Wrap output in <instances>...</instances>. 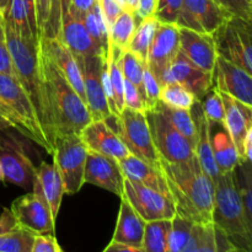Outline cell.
<instances>
[{
    "label": "cell",
    "mask_w": 252,
    "mask_h": 252,
    "mask_svg": "<svg viewBox=\"0 0 252 252\" xmlns=\"http://www.w3.org/2000/svg\"><path fill=\"white\" fill-rule=\"evenodd\" d=\"M176 216L198 225H211L213 220L214 181L194 155L187 161L166 162L160 160Z\"/></svg>",
    "instance_id": "cell-1"
},
{
    "label": "cell",
    "mask_w": 252,
    "mask_h": 252,
    "mask_svg": "<svg viewBox=\"0 0 252 252\" xmlns=\"http://www.w3.org/2000/svg\"><path fill=\"white\" fill-rule=\"evenodd\" d=\"M4 34L14 63L15 78L31 101L37 121L53 149V116L39 64V41L22 38L5 21Z\"/></svg>",
    "instance_id": "cell-2"
},
{
    "label": "cell",
    "mask_w": 252,
    "mask_h": 252,
    "mask_svg": "<svg viewBox=\"0 0 252 252\" xmlns=\"http://www.w3.org/2000/svg\"><path fill=\"white\" fill-rule=\"evenodd\" d=\"M39 64L53 116L54 138L78 134L91 122L86 103L57 69L39 43Z\"/></svg>",
    "instance_id": "cell-3"
},
{
    "label": "cell",
    "mask_w": 252,
    "mask_h": 252,
    "mask_svg": "<svg viewBox=\"0 0 252 252\" xmlns=\"http://www.w3.org/2000/svg\"><path fill=\"white\" fill-rule=\"evenodd\" d=\"M213 224L239 252L252 251V224L248 220L236 189L234 171L219 174L214 181Z\"/></svg>",
    "instance_id": "cell-4"
},
{
    "label": "cell",
    "mask_w": 252,
    "mask_h": 252,
    "mask_svg": "<svg viewBox=\"0 0 252 252\" xmlns=\"http://www.w3.org/2000/svg\"><path fill=\"white\" fill-rule=\"evenodd\" d=\"M0 113L12 129L53 154L24 89L16 78L4 74H0Z\"/></svg>",
    "instance_id": "cell-5"
},
{
    "label": "cell",
    "mask_w": 252,
    "mask_h": 252,
    "mask_svg": "<svg viewBox=\"0 0 252 252\" xmlns=\"http://www.w3.org/2000/svg\"><path fill=\"white\" fill-rule=\"evenodd\" d=\"M89 149L80 135L66 134L54 138V166L61 175L64 193L75 194L84 186L86 158Z\"/></svg>",
    "instance_id": "cell-6"
},
{
    "label": "cell",
    "mask_w": 252,
    "mask_h": 252,
    "mask_svg": "<svg viewBox=\"0 0 252 252\" xmlns=\"http://www.w3.org/2000/svg\"><path fill=\"white\" fill-rule=\"evenodd\" d=\"M212 36L218 57L236 64L252 75L251 22L230 17Z\"/></svg>",
    "instance_id": "cell-7"
},
{
    "label": "cell",
    "mask_w": 252,
    "mask_h": 252,
    "mask_svg": "<svg viewBox=\"0 0 252 252\" xmlns=\"http://www.w3.org/2000/svg\"><path fill=\"white\" fill-rule=\"evenodd\" d=\"M116 134L127 148L128 153L160 169V158L153 144L144 111H135L125 107L120 115L116 116Z\"/></svg>",
    "instance_id": "cell-8"
},
{
    "label": "cell",
    "mask_w": 252,
    "mask_h": 252,
    "mask_svg": "<svg viewBox=\"0 0 252 252\" xmlns=\"http://www.w3.org/2000/svg\"><path fill=\"white\" fill-rule=\"evenodd\" d=\"M148 126L153 144L160 160L166 162L187 161L196 155L194 148L182 134H180L171 123L155 108L145 110Z\"/></svg>",
    "instance_id": "cell-9"
},
{
    "label": "cell",
    "mask_w": 252,
    "mask_h": 252,
    "mask_svg": "<svg viewBox=\"0 0 252 252\" xmlns=\"http://www.w3.org/2000/svg\"><path fill=\"white\" fill-rule=\"evenodd\" d=\"M123 197L145 223L171 220L176 216V208L171 197L127 179H125Z\"/></svg>",
    "instance_id": "cell-10"
},
{
    "label": "cell",
    "mask_w": 252,
    "mask_h": 252,
    "mask_svg": "<svg viewBox=\"0 0 252 252\" xmlns=\"http://www.w3.org/2000/svg\"><path fill=\"white\" fill-rule=\"evenodd\" d=\"M0 162L4 181L31 191L36 166L27 157L21 143L12 134H0Z\"/></svg>",
    "instance_id": "cell-11"
},
{
    "label": "cell",
    "mask_w": 252,
    "mask_h": 252,
    "mask_svg": "<svg viewBox=\"0 0 252 252\" xmlns=\"http://www.w3.org/2000/svg\"><path fill=\"white\" fill-rule=\"evenodd\" d=\"M75 59L80 66L81 75H83L85 102L91 120L106 121L112 116V113L108 107L102 88V80H101V69H102L105 56H89Z\"/></svg>",
    "instance_id": "cell-12"
},
{
    "label": "cell",
    "mask_w": 252,
    "mask_h": 252,
    "mask_svg": "<svg viewBox=\"0 0 252 252\" xmlns=\"http://www.w3.org/2000/svg\"><path fill=\"white\" fill-rule=\"evenodd\" d=\"M180 52V34L179 27L174 24L158 25L154 37L150 42L148 49L147 66L153 75L162 84L167 69L175 61Z\"/></svg>",
    "instance_id": "cell-13"
},
{
    "label": "cell",
    "mask_w": 252,
    "mask_h": 252,
    "mask_svg": "<svg viewBox=\"0 0 252 252\" xmlns=\"http://www.w3.org/2000/svg\"><path fill=\"white\" fill-rule=\"evenodd\" d=\"M10 211L17 226L36 235H54L56 233V220L48 206L33 192H29L15 199Z\"/></svg>",
    "instance_id": "cell-14"
},
{
    "label": "cell",
    "mask_w": 252,
    "mask_h": 252,
    "mask_svg": "<svg viewBox=\"0 0 252 252\" xmlns=\"http://www.w3.org/2000/svg\"><path fill=\"white\" fill-rule=\"evenodd\" d=\"M228 19L214 0H182L176 26L213 34Z\"/></svg>",
    "instance_id": "cell-15"
},
{
    "label": "cell",
    "mask_w": 252,
    "mask_h": 252,
    "mask_svg": "<svg viewBox=\"0 0 252 252\" xmlns=\"http://www.w3.org/2000/svg\"><path fill=\"white\" fill-rule=\"evenodd\" d=\"M213 88L252 107V75L218 57L213 70Z\"/></svg>",
    "instance_id": "cell-16"
},
{
    "label": "cell",
    "mask_w": 252,
    "mask_h": 252,
    "mask_svg": "<svg viewBox=\"0 0 252 252\" xmlns=\"http://www.w3.org/2000/svg\"><path fill=\"white\" fill-rule=\"evenodd\" d=\"M84 184L94 185L122 198L125 175L117 160L89 150L84 172Z\"/></svg>",
    "instance_id": "cell-17"
},
{
    "label": "cell",
    "mask_w": 252,
    "mask_h": 252,
    "mask_svg": "<svg viewBox=\"0 0 252 252\" xmlns=\"http://www.w3.org/2000/svg\"><path fill=\"white\" fill-rule=\"evenodd\" d=\"M167 83L180 84L197 100H199L209 89L213 88V74L202 70L191 63L181 52H179L175 61L167 69L161 86Z\"/></svg>",
    "instance_id": "cell-18"
},
{
    "label": "cell",
    "mask_w": 252,
    "mask_h": 252,
    "mask_svg": "<svg viewBox=\"0 0 252 252\" xmlns=\"http://www.w3.org/2000/svg\"><path fill=\"white\" fill-rule=\"evenodd\" d=\"M180 52L202 70L213 73L218 53L212 34L179 27Z\"/></svg>",
    "instance_id": "cell-19"
},
{
    "label": "cell",
    "mask_w": 252,
    "mask_h": 252,
    "mask_svg": "<svg viewBox=\"0 0 252 252\" xmlns=\"http://www.w3.org/2000/svg\"><path fill=\"white\" fill-rule=\"evenodd\" d=\"M80 137L89 150L110 157L117 161L129 155L127 148L105 120L91 121L81 130Z\"/></svg>",
    "instance_id": "cell-20"
},
{
    "label": "cell",
    "mask_w": 252,
    "mask_h": 252,
    "mask_svg": "<svg viewBox=\"0 0 252 252\" xmlns=\"http://www.w3.org/2000/svg\"><path fill=\"white\" fill-rule=\"evenodd\" d=\"M58 39L69 49L74 58H84L89 56L106 57L105 52L90 36L83 20L73 16L69 12L62 19Z\"/></svg>",
    "instance_id": "cell-21"
},
{
    "label": "cell",
    "mask_w": 252,
    "mask_h": 252,
    "mask_svg": "<svg viewBox=\"0 0 252 252\" xmlns=\"http://www.w3.org/2000/svg\"><path fill=\"white\" fill-rule=\"evenodd\" d=\"M32 192L48 206L52 217L57 220L62 199L65 193L61 175L54 165L42 162L38 167H36Z\"/></svg>",
    "instance_id": "cell-22"
},
{
    "label": "cell",
    "mask_w": 252,
    "mask_h": 252,
    "mask_svg": "<svg viewBox=\"0 0 252 252\" xmlns=\"http://www.w3.org/2000/svg\"><path fill=\"white\" fill-rule=\"evenodd\" d=\"M221 101H223L224 111V125L235 144L239 157L243 158V143L246 134L252 129V107L245 105L240 101L235 100L226 94L220 93Z\"/></svg>",
    "instance_id": "cell-23"
},
{
    "label": "cell",
    "mask_w": 252,
    "mask_h": 252,
    "mask_svg": "<svg viewBox=\"0 0 252 252\" xmlns=\"http://www.w3.org/2000/svg\"><path fill=\"white\" fill-rule=\"evenodd\" d=\"M39 43L44 51L52 59L54 65L57 66L62 75L68 80L71 88L78 93V95L85 102V91H84L83 75H81L80 66L74 58L69 49L59 41L58 38H41ZM86 103V102H85Z\"/></svg>",
    "instance_id": "cell-24"
},
{
    "label": "cell",
    "mask_w": 252,
    "mask_h": 252,
    "mask_svg": "<svg viewBox=\"0 0 252 252\" xmlns=\"http://www.w3.org/2000/svg\"><path fill=\"white\" fill-rule=\"evenodd\" d=\"M118 165H120L121 170L125 175V179L155 189V191L160 192L167 197H171L161 169L154 167L153 165L148 164L139 158L130 154L123 159L118 160Z\"/></svg>",
    "instance_id": "cell-25"
},
{
    "label": "cell",
    "mask_w": 252,
    "mask_h": 252,
    "mask_svg": "<svg viewBox=\"0 0 252 252\" xmlns=\"http://www.w3.org/2000/svg\"><path fill=\"white\" fill-rule=\"evenodd\" d=\"M208 132L214 161L219 172L225 174L233 171L240 161V157L225 125L208 121Z\"/></svg>",
    "instance_id": "cell-26"
},
{
    "label": "cell",
    "mask_w": 252,
    "mask_h": 252,
    "mask_svg": "<svg viewBox=\"0 0 252 252\" xmlns=\"http://www.w3.org/2000/svg\"><path fill=\"white\" fill-rule=\"evenodd\" d=\"M2 19L20 37L39 41L34 0H9Z\"/></svg>",
    "instance_id": "cell-27"
},
{
    "label": "cell",
    "mask_w": 252,
    "mask_h": 252,
    "mask_svg": "<svg viewBox=\"0 0 252 252\" xmlns=\"http://www.w3.org/2000/svg\"><path fill=\"white\" fill-rule=\"evenodd\" d=\"M145 221L133 209L125 197L121 198L117 224L113 231L112 240L133 248H142L144 239Z\"/></svg>",
    "instance_id": "cell-28"
},
{
    "label": "cell",
    "mask_w": 252,
    "mask_h": 252,
    "mask_svg": "<svg viewBox=\"0 0 252 252\" xmlns=\"http://www.w3.org/2000/svg\"><path fill=\"white\" fill-rule=\"evenodd\" d=\"M189 111H191L194 123H196L197 129V142L196 147H194V153H196V157L198 158L204 171L208 174V176L213 181H216L220 172H219L216 161H214L213 152H212L211 142H209L208 120L204 116L198 100L193 103Z\"/></svg>",
    "instance_id": "cell-29"
},
{
    "label": "cell",
    "mask_w": 252,
    "mask_h": 252,
    "mask_svg": "<svg viewBox=\"0 0 252 252\" xmlns=\"http://www.w3.org/2000/svg\"><path fill=\"white\" fill-rule=\"evenodd\" d=\"M153 108L159 111L171 123L172 127L191 143L192 147H196L197 129L196 123H194L193 117L191 115V111L170 107V106L162 103L161 101H158L157 105Z\"/></svg>",
    "instance_id": "cell-30"
},
{
    "label": "cell",
    "mask_w": 252,
    "mask_h": 252,
    "mask_svg": "<svg viewBox=\"0 0 252 252\" xmlns=\"http://www.w3.org/2000/svg\"><path fill=\"white\" fill-rule=\"evenodd\" d=\"M158 25H159V21L154 16L140 20L135 27L129 44H128V51L133 52L145 64H147L148 49H149L150 42H152L155 31H157Z\"/></svg>",
    "instance_id": "cell-31"
},
{
    "label": "cell",
    "mask_w": 252,
    "mask_h": 252,
    "mask_svg": "<svg viewBox=\"0 0 252 252\" xmlns=\"http://www.w3.org/2000/svg\"><path fill=\"white\" fill-rule=\"evenodd\" d=\"M171 220H155L145 224L142 249L144 252L169 251V234Z\"/></svg>",
    "instance_id": "cell-32"
},
{
    "label": "cell",
    "mask_w": 252,
    "mask_h": 252,
    "mask_svg": "<svg viewBox=\"0 0 252 252\" xmlns=\"http://www.w3.org/2000/svg\"><path fill=\"white\" fill-rule=\"evenodd\" d=\"M83 21L94 41L100 46L105 54L107 53L108 47H110V29H108L97 0L93 5V7L86 12Z\"/></svg>",
    "instance_id": "cell-33"
},
{
    "label": "cell",
    "mask_w": 252,
    "mask_h": 252,
    "mask_svg": "<svg viewBox=\"0 0 252 252\" xmlns=\"http://www.w3.org/2000/svg\"><path fill=\"white\" fill-rule=\"evenodd\" d=\"M138 20L133 12L123 10L110 27V42L120 51H127Z\"/></svg>",
    "instance_id": "cell-34"
},
{
    "label": "cell",
    "mask_w": 252,
    "mask_h": 252,
    "mask_svg": "<svg viewBox=\"0 0 252 252\" xmlns=\"http://www.w3.org/2000/svg\"><path fill=\"white\" fill-rule=\"evenodd\" d=\"M118 66H120L121 71L123 74V78L126 80L130 81L133 85L137 88L139 91L140 97L143 100V105L145 102V95H144V88H143V71H144V66L147 64L138 58L133 52L130 51H123L121 52L120 56L117 58ZM145 110V106H144Z\"/></svg>",
    "instance_id": "cell-35"
},
{
    "label": "cell",
    "mask_w": 252,
    "mask_h": 252,
    "mask_svg": "<svg viewBox=\"0 0 252 252\" xmlns=\"http://www.w3.org/2000/svg\"><path fill=\"white\" fill-rule=\"evenodd\" d=\"M234 171L236 189L243 202L248 220L252 224V170L251 161L240 160Z\"/></svg>",
    "instance_id": "cell-36"
},
{
    "label": "cell",
    "mask_w": 252,
    "mask_h": 252,
    "mask_svg": "<svg viewBox=\"0 0 252 252\" xmlns=\"http://www.w3.org/2000/svg\"><path fill=\"white\" fill-rule=\"evenodd\" d=\"M36 234L15 226L7 233L0 235V252H31Z\"/></svg>",
    "instance_id": "cell-37"
},
{
    "label": "cell",
    "mask_w": 252,
    "mask_h": 252,
    "mask_svg": "<svg viewBox=\"0 0 252 252\" xmlns=\"http://www.w3.org/2000/svg\"><path fill=\"white\" fill-rule=\"evenodd\" d=\"M159 101L165 105L181 110H191L197 98L177 83H167L160 88Z\"/></svg>",
    "instance_id": "cell-38"
},
{
    "label": "cell",
    "mask_w": 252,
    "mask_h": 252,
    "mask_svg": "<svg viewBox=\"0 0 252 252\" xmlns=\"http://www.w3.org/2000/svg\"><path fill=\"white\" fill-rule=\"evenodd\" d=\"M71 0H52L48 21L42 38H59L62 19L68 14Z\"/></svg>",
    "instance_id": "cell-39"
},
{
    "label": "cell",
    "mask_w": 252,
    "mask_h": 252,
    "mask_svg": "<svg viewBox=\"0 0 252 252\" xmlns=\"http://www.w3.org/2000/svg\"><path fill=\"white\" fill-rule=\"evenodd\" d=\"M198 101L201 103L202 111H203L207 120L213 121V122L224 123L225 111H224L220 94H219V91L217 89H209Z\"/></svg>",
    "instance_id": "cell-40"
},
{
    "label": "cell",
    "mask_w": 252,
    "mask_h": 252,
    "mask_svg": "<svg viewBox=\"0 0 252 252\" xmlns=\"http://www.w3.org/2000/svg\"><path fill=\"white\" fill-rule=\"evenodd\" d=\"M229 17L252 22V0H214Z\"/></svg>",
    "instance_id": "cell-41"
},
{
    "label": "cell",
    "mask_w": 252,
    "mask_h": 252,
    "mask_svg": "<svg viewBox=\"0 0 252 252\" xmlns=\"http://www.w3.org/2000/svg\"><path fill=\"white\" fill-rule=\"evenodd\" d=\"M182 0H157L154 17L160 24L176 25Z\"/></svg>",
    "instance_id": "cell-42"
},
{
    "label": "cell",
    "mask_w": 252,
    "mask_h": 252,
    "mask_svg": "<svg viewBox=\"0 0 252 252\" xmlns=\"http://www.w3.org/2000/svg\"><path fill=\"white\" fill-rule=\"evenodd\" d=\"M143 88H144L145 95V110H149V108L154 107L159 101L161 86L147 65L144 66V71H143Z\"/></svg>",
    "instance_id": "cell-43"
},
{
    "label": "cell",
    "mask_w": 252,
    "mask_h": 252,
    "mask_svg": "<svg viewBox=\"0 0 252 252\" xmlns=\"http://www.w3.org/2000/svg\"><path fill=\"white\" fill-rule=\"evenodd\" d=\"M221 250L223 245H221L220 234L214 229L213 224L204 225L197 252H221Z\"/></svg>",
    "instance_id": "cell-44"
},
{
    "label": "cell",
    "mask_w": 252,
    "mask_h": 252,
    "mask_svg": "<svg viewBox=\"0 0 252 252\" xmlns=\"http://www.w3.org/2000/svg\"><path fill=\"white\" fill-rule=\"evenodd\" d=\"M98 5H100V9L102 11L103 16H105L106 22H107L108 29L111 27V25L115 22V20L117 19L118 15L126 10L125 7V1L123 0H97Z\"/></svg>",
    "instance_id": "cell-45"
},
{
    "label": "cell",
    "mask_w": 252,
    "mask_h": 252,
    "mask_svg": "<svg viewBox=\"0 0 252 252\" xmlns=\"http://www.w3.org/2000/svg\"><path fill=\"white\" fill-rule=\"evenodd\" d=\"M31 252H63L56 235H36Z\"/></svg>",
    "instance_id": "cell-46"
},
{
    "label": "cell",
    "mask_w": 252,
    "mask_h": 252,
    "mask_svg": "<svg viewBox=\"0 0 252 252\" xmlns=\"http://www.w3.org/2000/svg\"><path fill=\"white\" fill-rule=\"evenodd\" d=\"M123 95H125V107L135 111H144V105H143V100L140 97L139 91L137 90V88L130 81L126 80V79Z\"/></svg>",
    "instance_id": "cell-47"
},
{
    "label": "cell",
    "mask_w": 252,
    "mask_h": 252,
    "mask_svg": "<svg viewBox=\"0 0 252 252\" xmlns=\"http://www.w3.org/2000/svg\"><path fill=\"white\" fill-rule=\"evenodd\" d=\"M52 0H34V7H36V19L37 27H38L39 39L43 37L44 27L48 21L49 10H51Z\"/></svg>",
    "instance_id": "cell-48"
},
{
    "label": "cell",
    "mask_w": 252,
    "mask_h": 252,
    "mask_svg": "<svg viewBox=\"0 0 252 252\" xmlns=\"http://www.w3.org/2000/svg\"><path fill=\"white\" fill-rule=\"evenodd\" d=\"M0 74L14 76L15 78L14 63H12L11 54H10L9 48H7L5 37L0 38Z\"/></svg>",
    "instance_id": "cell-49"
},
{
    "label": "cell",
    "mask_w": 252,
    "mask_h": 252,
    "mask_svg": "<svg viewBox=\"0 0 252 252\" xmlns=\"http://www.w3.org/2000/svg\"><path fill=\"white\" fill-rule=\"evenodd\" d=\"M96 0H71L70 7H69V14L78 19H84L86 12L93 7Z\"/></svg>",
    "instance_id": "cell-50"
},
{
    "label": "cell",
    "mask_w": 252,
    "mask_h": 252,
    "mask_svg": "<svg viewBox=\"0 0 252 252\" xmlns=\"http://www.w3.org/2000/svg\"><path fill=\"white\" fill-rule=\"evenodd\" d=\"M155 6H157V0H138L137 9L134 12L138 22L145 17L154 16Z\"/></svg>",
    "instance_id": "cell-51"
},
{
    "label": "cell",
    "mask_w": 252,
    "mask_h": 252,
    "mask_svg": "<svg viewBox=\"0 0 252 252\" xmlns=\"http://www.w3.org/2000/svg\"><path fill=\"white\" fill-rule=\"evenodd\" d=\"M15 226H17V224L14 216H12L11 211L4 208L2 209V213L0 214V235L7 233L11 229H14Z\"/></svg>",
    "instance_id": "cell-52"
},
{
    "label": "cell",
    "mask_w": 252,
    "mask_h": 252,
    "mask_svg": "<svg viewBox=\"0 0 252 252\" xmlns=\"http://www.w3.org/2000/svg\"><path fill=\"white\" fill-rule=\"evenodd\" d=\"M102 252H144L142 248H133V246L125 245V244L115 243V241H111Z\"/></svg>",
    "instance_id": "cell-53"
},
{
    "label": "cell",
    "mask_w": 252,
    "mask_h": 252,
    "mask_svg": "<svg viewBox=\"0 0 252 252\" xmlns=\"http://www.w3.org/2000/svg\"><path fill=\"white\" fill-rule=\"evenodd\" d=\"M241 160H252V129H250L246 134L243 143V158Z\"/></svg>",
    "instance_id": "cell-54"
},
{
    "label": "cell",
    "mask_w": 252,
    "mask_h": 252,
    "mask_svg": "<svg viewBox=\"0 0 252 252\" xmlns=\"http://www.w3.org/2000/svg\"><path fill=\"white\" fill-rule=\"evenodd\" d=\"M123 1H125L126 10H128V11H130V12H133V14H134L135 9H137L138 0H123Z\"/></svg>",
    "instance_id": "cell-55"
},
{
    "label": "cell",
    "mask_w": 252,
    "mask_h": 252,
    "mask_svg": "<svg viewBox=\"0 0 252 252\" xmlns=\"http://www.w3.org/2000/svg\"><path fill=\"white\" fill-rule=\"evenodd\" d=\"M10 125L6 122V120H5L4 117H2V115L0 113V134H1L2 132H6L7 129H10Z\"/></svg>",
    "instance_id": "cell-56"
},
{
    "label": "cell",
    "mask_w": 252,
    "mask_h": 252,
    "mask_svg": "<svg viewBox=\"0 0 252 252\" xmlns=\"http://www.w3.org/2000/svg\"><path fill=\"white\" fill-rule=\"evenodd\" d=\"M4 19H2V15L0 14V38H4Z\"/></svg>",
    "instance_id": "cell-57"
},
{
    "label": "cell",
    "mask_w": 252,
    "mask_h": 252,
    "mask_svg": "<svg viewBox=\"0 0 252 252\" xmlns=\"http://www.w3.org/2000/svg\"><path fill=\"white\" fill-rule=\"evenodd\" d=\"M7 2H9V0H0V14L1 15H2V12H4V10L6 9Z\"/></svg>",
    "instance_id": "cell-58"
},
{
    "label": "cell",
    "mask_w": 252,
    "mask_h": 252,
    "mask_svg": "<svg viewBox=\"0 0 252 252\" xmlns=\"http://www.w3.org/2000/svg\"><path fill=\"white\" fill-rule=\"evenodd\" d=\"M4 181V177H2V169H1V162H0V182Z\"/></svg>",
    "instance_id": "cell-59"
}]
</instances>
